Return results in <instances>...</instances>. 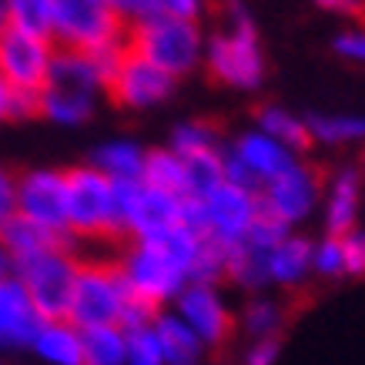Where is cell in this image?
<instances>
[{"label": "cell", "mask_w": 365, "mask_h": 365, "mask_svg": "<svg viewBox=\"0 0 365 365\" xmlns=\"http://www.w3.org/2000/svg\"><path fill=\"white\" fill-rule=\"evenodd\" d=\"M205 64L215 81L238 91H255L265 81V57L258 47V34L242 4H228L225 27L205 44Z\"/></svg>", "instance_id": "1"}, {"label": "cell", "mask_w": 365, "mask_h": 365, "mask_svg": "<svg viewBox=\"0 0 365 365\" xmlns=\"http://www.w3.org/2000/svg\"><path fill=\"white\" fill-rule=\"evenodd\" d=\"M101 91H104V81L98 67L91 64L88 51L61 47L41 88V114L57 124H81L91 118Z\"/></svg>", "instance_id": "2"}, {"label": "cell", "mask_w": 365, "mask_h": 365, "mask_svg": "<svg viewBox=\"0 0 365 365\" xmlns=\"http://www.w3.org/2000/svg\"><path fill=\"white\" fill-rule=\"evenodd\" d=\"M128 47L165 67L175 78L195 71L205 61V37L198 31V21H181L168 14H155L128 27Z\"/></svg>", "instance_id": "3"}, {"label": "cell", "mask_w": 365, "mask_h": 365, "mask_svg": "<svg viewBox=\"0 0 365 365\" xmlns=\"http://www.w3.org/2000/svg\"><path fill=\"white\" fill-rule=\"evenodd\" d=\"M258 215H262L258 191L235 181L215 185L205 198H185V222L218 245H238Z\"/></svg>", "instance_id": "4"}, {"label": "cell", "mask_w": 365, "mask_h": 365, "mask_svg": "<svg viewBox=\"0 0 365 365\" xmlns=\"http://www.w3.org/2000/svg\"><path fill=\"white\" fill-rule=\"evenodd\" d=\"M81 262L71 255L67 245L44 248V252L14 258L11 272L24 282L31 302L44 319H67L71 309V292H74V278H78Z\"/></svg>", "instance_id": "5"}, {"label": "cell", "mask_w": 365, "mask_h": 365, "mask_svg": "<svg viewBox=\"0 0 365 365\" xmlns=\"http://www.w3.org/2000/svg\"><path fill=\"white\" fill-rule=\"evenodd\" d=\"M67 175V235L71 238H118L114 181L101 168H71Z\"/></svg>", "instance_id": "6"}, {"label": "cell", "mask_w": 365, "mask_h": 365, "mask_svg": "<svg viewBox=\"0 0 365 365\" xmlns=\"http://www.w3.org/2000/svg\"><path fill=\"white\" fill-rule=\"evenodd\" d=\"M128 299H131V288L124 282L121 268L91 262V265L78 268L67 319L74 322L78 329H88V325H111V322L118 325Z\"/></svg>", "instance_id": "7"}, {"label": "cell", "mask_w": 365, "mask_h": 365, "mask_svg": "<svg viewBox=\"0 0 365 365\" xmlns=\"http://www.w3.org/2000/svg\"><path fill=\"white\" fill-rule=\"evenodd\" d=\"M322 198V178L315 168L302 165L299 158L288 168H282L278 175H272L268 181H262L258 188V201H262V211L285 222L288 228H295L309 218L315 205Z\"/></svg>", "instance_id": "8"}, {"label": "cell", "mask_w": 365, "mask_h": 365, "mask_svg": "<svg viewBox=\"0 0 365 365\" xmlns=\"http://www.w3.org/2000/svg\"><path fill=\"white\" fill-rule=\"evenodd\" d=\"M54 37L24 31V27H7L0 31V74L11 81L14 91L41 94L51 64H54Z\"/></svg>", "instance_id": "9"}, {"label": "cell", "mask_w": 365, "mask_h": 365, "mask_svg": "<svg viewBox=\"0 0 365 365\" xmlns=\"http://www.w3.org/2000/svg\"><path fill=\"white\" fill-rule=\"evenodd\" d=\"M118 37H124V24L118 21L111 0H57L54 4V41H61V47L91 51Z\"/></svg>", "instance_id": "10"}, {"label": "cell", "mask_w": 365, "mask_h": 365, "mask_svg": "<svg viewBox=\"0 0 365 365\" xmlns=\"http://www.w3.org/2000/svg\"><path fill=\"white\" fill-rule=\"evenodd\" d=\"M175 74H168L165 67H158L155 61H148L138 51H124L121 64L108 81V94L114 98V104L131 108V111H144V108H155L165 98H171L175 91Z\"/></svg>", "instance_id": "11"}, {"label": "cell", "mask_w": 365, "mask_h": 365, "mask_svg": "<svg viewBox=\"0 0 365 365\" xmlns=\"http://www.w3.org/2000/svg\"><path fill=\"white\" fill-rule=\"evenodd\" d=\"M175 312L195 329L205 349H218L232 335V312L215 282H188L175 295Z\"/></svg>", "instance_id": "12"}, {"label": "cell", "mask_w": 365, "mask_h": 365, "mask_svg": "<svg viewBox=\"0 0 365 365\" xmlns=\"http://www.w3.org/2000/svg\"><path fill=\"white\" fill-rule=\"evenodd\" d=\"M17 211L47 225L54 232H67V175L54 168H37L17 178Z\"/></svg>", "instance_id": "13"}, {"label": "cell", "mask_w": 365, "mask_h": 365, "mask_svg": "<svg viewBox=\"0 0 365 365\" xmlns=\"http://www.w3.org/2000/svg\"><path fill=\"white\" fill-rule=\"evenodd\" d=\"M41 322H44V315L31 302L21 278L14 272L0 278V349H7V352L31 349Z\"/></svg>", "instance_id": "14"}, {"label": "cell", "mask_w": 365, "mask_h": 365, "mask_svg": "<svg viewBox=\"0 0 365 365\" xmlns=\"http://www.w3.org/2000/svg\"><path fill=\"white\" fill-rule=\"evenodd\" d=\"M325 198V232L345 235L359 222L362 208V175L355 168H339L329 181V188H322Z\"/></svg>", "instance_id": "15"}, {"label": "cell", "mask_w": 365, "mask_h": 365, "mask_svg": "<svg viewBox=\"0 0 365 365\" xmlns=\"http://www.w3.org/2000/svg\"><path fill=\"white\" fill-rule=\"evenodd\" d=\"M232 151L242 158V165L252 171L255 185L262 188V181H268L272 175H278L282 168H288L295 161V151L285 148L282 141H275L272 134H265L262 128H252V131H245L238 141L232 144Z\"/></svg>", "instance_id": "16"}, {"label": "cell", "mask_w": 365, "mask_h": 365, "mask_svg": "<svg viewBox=\"0 0 365 365\" xmlns=\"http://www.w3.org/2000/svg\"><path fill=\"white\" fill-rule=\"evenodd\" d=\"M31 349L51 365H84V339L71 319H44Z\"/></svg>", "instance_id": "17"}, {"label": "cell", "mask_w": 365, "mask_h": 365, "mask_svg": "<svg viewBox=\"0 0 365 365\" xmlns=\"http://www.w3.org/2000/svg\"><path fill=\"white\" fill-rule=\"evenodd\" d=\"M0 245L4 252L14 258H24V255H34V252H44V248H57V245H71V235L67 232H54L47 225L34 222L21 211H14L7 222L0 225Z\"/></svg>", "instance_id": "18"}, {"label": "cell", "mask_w": 365, "mask_h": 365, "mask_svg": "<svg viewBox=\"0 0 365 365\" xmlns=\"http://www.w3.org/2000/svg\"><path fill=\"white\" fill-rule=\"evenodd\" d=\"M312 275V242L288 232L268 252V285L295 288Z\"/></svg>", "instance_id": "19"}, {"label": "cell", "mask_w": 365, "mask_h": 365, "mask_svg": "<svg viewBox=\"0 0 365 365\" xmlns=\"http://www.w3.org/2000/svg\"><path fill=\"white\" fill-rule=\"evenodd\" d=\"M155 332H158V339H161L165 365H195L201 355H205V342L195 335V329H191L178 312H161L158 309Z\"/></svg>", "instance_id": "20"}, {"label": "cell", "mask_w": 365, "mask_h": 365, "mask_svg": "<svg viewBox=\"0 0 365 365\" xmlns=\"http://www.w3.org/2000/svg\"><path fill=\"white\" fill-rule=\"evenodd\" d=\"M141 181L151 188L171 191V195H185L188 198V168L185 158L175 148H161V151H144Z\"/></svg>", "instance_id": "21"}, {"label": "cell", "mask_w": 365, "mask_h": 365, "mask_svg": "<svg viewBox=\"0 0 365 365\" xmlns=\"http://www.w3.org/2000/svg\"><path fill=\"white\" fill-rule=\"evenodd\" d=\"M84 339V365H124L128 362V339L121 325H88L81 329Z\"/></svg>", "instance_id": "22"}, {"label": "cell", "mask_w": 365, "mask_h": 365, "mask_svg": "<svg viewBox=\"0 0 365 365\" xmlns=\"http://www.w3.org/2000/svg\"><path fill=\"white\" fill-rule=\"evenodd\" d=\"M309 138L315 144L329 148H345V144L365 141V118L359 114H309Z\"/></svg>", "instance_id": "23"}, {"label": "cell", "mask_w": 365, "mask_h": 365, "mask_svg": "<svg viewBox=\"0 0 365 365\" xmlns=\"http://www.w3.org/2000/svg\"><path fill=\"white\" fill-rule=\"evenodd\" d=\"M255 128H262L265 134H272L275 141H282L285 148H292L295 155H299V151H305V148L312 144L305 118H299V114H288L285 108H275V104H268V108H262V111H258V124H255Z\"/></svg>", "instance_id": "24"}, {"label": "cell", "mask_w": 365, "mask_h": 365, "mask_svg": "<svg viewBox=\"0 0 365 365\" xmlns=\"http://www.w3.org/2000/svg\"><path fill=\"white\" fill-rule=\"evenodd\" d=\"M94 168H101L111 181H128V178H141L144 151L134 141H108L104 148L94 151Z\"/></svg>", "instance_id": "25"}, {"label": "cell", "mask_w": 365, "mask_h": 365, "mask_svg": "<svg viewBox=\"0 0 365 365\" xmlns=\"http://www.w3.org/2000/svg\"><path fill=\"white\" fill-rule=\"evenodd\" d=\"M188 168V198H205L215 185H222V148L218 151H201V155L185 158Z\"/></svg>", "instance_id": "26"}, {"label": "cell", "mask_w": 365, "mask_h": 365, "mask_svg": "<svg viewBox=\"0 0 365 365\" xmlns=\"http://www.w3.org/2000/svg\"><path fill=\"white\" fill-rule=\"evenodd\" d=\"M54 4L57 0H7L11 24L24 31L54 37Z\"/></svg>", "instance_id": "27"}, {"label": "cell", "mask_w": 365, "mask_h": 365, "mask_svg": "<svg viewBox=\"0 0 365 365\" xmlns=\"http://www.w3.org/2000/svg\"><path fill=\"white\" fill-rule=\"evenodd\" d=\"M242 325L252 339H275L278 329L285 325V312L272 299H255V302H248V309H245Z\"/></svg>", "instance_id": "28"}, {"label": "cell", "mask_w": 365, "mask_h": 365, "mask_svg": "<svg viewBox=\"0 0 365 365\" xmlns=\"http://www.w3.org/2000/svg\"><path fill=\"white\" fill-rule=\"evenodd\" d=\"M222 138L218 131L205 121H188V124H178L175 134H171V148H175L181 158H191V155H201V151H218L222 148Z\"/></svg>", "instance_id": "29"}, {"label": "cell", "mask_w": 365, "mask_h": 365, "mask_svg": "<svg viewBox=\"0 0 365 365\" xmlns=\"http://www.w3.org/2000/svg\"><path fill=\"white\" fill-rule=\"evenodd\" d=\"M124 339H128V365H165L155 322L138 325V329H124Z\"/></svg>", "instance_id": "30"}, {"label": "cell", "mask_w": 365, "mask_h": 365, "mask_svg": "<svg viewBox=\"0 0 365 365\" xmlns=\"http://www.w3.org/2000/svg\"><path fill=\"white\" fill-rule=\"evenodd\" d=\"M312 272H319V275H325V278L345 275L342 235H325L319 245H312Z\"/></svg>", "instance_id": "31"}, {"label": "cell", "mask_w": 365, "mask_h": 365, "mask_svg": "<svg viewBox=\"0 0 365 365\" xmlns=\"http://www.w3.org/2000/svg\"><path fill=\"white\" fill-rule=\"evenodd\" d=\"M111 7H114V14H118V21L124 24V31H128L134 24L161 14V0H111Z\"/></svg>", "instance_id": "32"}, {"label": "cell", "mask_w": 365, "mask_h": 365, "mask_svg": "<svg viewBox=\"0 0 365 365\" xmlns=\"http://www.w3.org/2000/svg\"><path fill=\"white\" fill-rule=\"evenodd\" d=\"M345 248V275H365V232L362 228H349L342 235Z\"/></svg>", "instance_id": "33"}, {"label": "cell", "mask_w": 365, "mask_h": 365, "mask_svg": "<svg viewBox=\"0 0 365 365\" xmlns=\"http://www.w3.org/2000/svg\"><path fill=\"white\" fill-rule=\"evenodd\" d=\"M335 54L352 61V64H365V24L359 27H349L335 37Z\"/></svg>", "instance_id": "34"}, {"label": "cell", "mask_w": 365, "mask_h": 365, "mask_svg": "<svg viewBox=\"0 0 365 365\" xmlns=\"http://www.w3.org/2000/svg\"><path fill=\"white\" fill-rule=\"evenodd\" d=\"M17 211V178L0 168V225Z\"/></svg>", "instance_id": "35"}, {"label": "cell", "mask_w": 365, "mask_h": 365, "mask_svg": "<svg viewBox=\"0 0 365 365\" xmlns=\"http://www.w3.org/2000/svg\"><path fill=\"white\" fill-rule=\"evenodd\" d=\"M161 14L181 17V21H198L205 14V0H161Z\"/></svg>", "instance_id": "36"}, {"label": "cell", "mask_w": 365, "mask_h": 365, "mask_svg": "<svg viewBox=\"0 0 365 365\" xmlns=\"http://www.w3.org/2000/svg\"><path fill=\"white\" fill-rule=\"evenodd\" d=\"M278 359V339H255L245 362L248 365H272Z\"/></svg>", "instance_id": "37"}, {"label": "cell", "mask_w": 365, "mask_h": 365, "mask_svg": "<svg viewBox=\"0 0 365 365\" xmlns=\"http://www.w3.org/2000/svg\"><path fill=\"white\" fill-rule=\"evenodd\" d=\"M319 7L332 14H359L365 11V0H319Z\"/></svg>", "instance_id": "38"}, {"label": "cell", "mask_w": 365, "mask_h": 365, "mask_svg": "<svg viewBox=\"0 0 365 365\" xmlns=\"http://www.w3.org/2000/svg\"><path fill=\"white\" fill-rule=\"evenodd\" d=\"M7 118H14V88L11 81L0 74V121H7Z\"/></svg>", "instance_id": "39"}, {"label": "cell", "mask_w": 365, "mask_h": 365, "mask_svg": "<svg viewBox=\"0 0 365 365\" xmlns=\"http://www.w3.org/2000/svg\"><path fill=\"white\" fill-rule=\"evenodd\" d=\"M11 27V11H7V0H0V31Z\"/></svg>", "instance_id": "40"}, {"label": "cell", "mask_w": 365, "mask_h": 365, "mask_svg": "<svg viewBox=\"0 0 365 365\" xmlns=\"http://www.w3.org/2000/svg\"><path fill=\"white\" fill-rule=\"evenodd\" d=\"M11 275V255L4 252V245H0V278Z\"/></svg>", "instance_id": "41"}, {"label": "cell", "mask_w": 365, "mask_h": 365, "mask_svg": "<svg viewBox=\"0 0 365 365\" xmlns=\"http://www.w3.org/2000/svg\"><path fill=\"white\" fill-rule=\"evenodd\" d=\"M362 178H365V161H362Z\"/></svg>", "instance_id": "42"}]
</instances>
